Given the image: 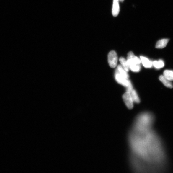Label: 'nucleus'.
I'll return each mask as SVG.
<instances>
[{
  "mask_svg": "<svg viewBox=\"0 0 173 173\" xmlns=\"http://www.w3.org/2000/svg\"><path fill=\"white\" fill-rule=\"evenodd\" d=\"M109 64L112 68H115L117 66L118 56L117 53L114 51L109 53L108 55Z\"/></svg>",
  "mask_w": 173,
  "mask_h": 173,
  "instance_id": "obj_4",
  "label": "nucleus"
},
{
  "mask_svg": "<svg viewBox=\"0 0 173 173\" xmlns=\"http://www.w3.org/2000/svg\"><path fill=\"white\" fill-rule=\"evenodd\" d=\"M119 0H114L112 12L113 16L115 17L117 16L119 12Z\"/></svg>",
  "mask_w": 173,
  "mask_h": 173,
  "instance_id": "obj_7",
  "label": "nucleus"
},
{
  "mask_svg": "<svg viewBox=\"0 0 173 173\" xmlns=\"http://www.w3.org/2000/svg\"><path fill=\"white\" fill-rule=\"evenodd\" d=\"M119 61L121 63L122 66L127 72L129 71L130 70L129 67L127 63V60L123 57L120 58L119 59Z\"/></svg>",
  "mask_w": 173,
  "mask_h": 173,
  "instance_id": "obj_14",
  "label": "nucleus"
},
{
  "mask_svg": "<svg viewBox=\"0 0 173 173\" xmlns=\"http://www.w3.org/2000/svg\"><path fill=\"white\" fill-rule=\"evenodd\" d=\"M130 93L134 103H138L140 102V98H139L136 91L135 90L133 89Z\"/></svg>",
  "mask_w": 173,
  "mask_h": 173,
  "instance_id": "obj_13",
  "label": "nucleus"
},
{
  "mask_svg": "<svg viewBox=\"0 0 173 173\" xmlns=\"http://www.w3.org/2000/svg\"><path fill=\"white\" fill-rule=\"evenodd\" d=\"M140 59L142 65L146 68H150L153 66V62L149 61L147 58L143 56H141Z\"/></svg>",
  "mask_w": 173,
  "mask_h": 173,
  "instance_id": "obj_8",
  "label": "nucleus"
},
{
  "mask_svg": "<svg viewBox=\"0 0 173 173\" xmlns=\"http://www.w3.org/2000/svg\"><path fill=\"white\" fill-rule=\"evenodd\" d=\"M169 40L167 39L159 40L157 41L156 44V48L158 49H161L166 47Z\"/></svg>",
  "mask_w": 173,
  "mask_h": 173,
  "instance_id": "obj_10",
  "label": "nucleus"
},
{
  "mask_svg": "<svg viewBox=\"0 0 173 173\" xmlns=\"http://www.w3.org/2000/svg\"><path fill=\"white\" fill-rule=\"evenodd\" d=\"M127 61L130 69L134 72H138L141 69V60L135 56L132 52H130L128 55Z\"/></svg>",
  "mask_w": 173,
  "mask_h": 173,
  "instance_id": "obj_3",
  "label": "nucleus"
},
{
  "mask_svg": "<svg viewBox=\"0 0 173 173\" xmlns=\"http://www.w3.org/2000/svg\"><path fill=\"white\" fill-rule=\"evenodd\" d=\"M130 163L135 171H156L167 159L166 150L159 135L153 128L143 131L131 130L128 136Z\"/></svg>",
  "mask_w": 173,
  "mask_h": 173,
  "instance_id": "obj_1",
  "label": "nucleus"
},
{
  "mask_svg": "<svg viewBox=\"0 0 173 173\" xmlns=\"http://www.w3.org/2000/svg\"><path fill=\"white\" fill-rule=\"evenodd\" d=\"M154 120V116L151 113L149 112H142L135 119L131 130L136 131H143L153 128Z\"/></svg>",
  "mask_w": 173,
  "mask_h": 173,
  "instance_id": "obj_2",
  "label": "nucleus"
},
{
  "mask_svg": "<svg viewBox=\"0 0 173 173\" xmlns=\"http://www.w3.org/2000/svg\"><path fill=\"white\" fill-rule=\"evenodd\" d=\"M163 76L169 80L173 81V71L165 70L164 71Z\"/></svg>",
  "mask_w": 173,
  "mask_h": 173,
  "instance_id": "obj_12",
  "label": "nucleus"
},
{
  "mask_svg": "<svg viewBox=\"0 0 173 173\" xmlns=\"http://www.w3.org/2000/svg\"><path fill=\"white\" fill-rule=\"evenodd\" d=\"M123 99L126 106L129 109H132L133 107V101L131 97L130 93L125 92L123 95Z\"/></svg>",
  "mask_w": 173,
  "mask_h": 173,
  "instance_id": "obj_5",
  "label": "nucleus"
},
{
  "mask_svg": "<svg viewBox=\"0 0 173 173\" xmlns=\"http://www.w3.org/2000/svg\"><path fill=\"white\" fill-rule=\"evenodd\" d=\"M120 1H121L122 2V1H123V0H120Z\"/></svg>",
  "mask_w": 173,
  "mask_h": 173,
  "instance_id": "obj_17",
  "label": "nucleus"
},
{
  "mask_svg": "<svg viewBox=\"0 0 173 173\" xmlns=\"http://www.w3.org/2000/svg\"><path fill=\"white\" fill-rule=\"evenodd\" d=\"M115 80L119 84H121L124 86L127 87L128 86L130 81L124 77L120 74L117 69H116L115 74Z\"/></svg>",
  "mask_w": 173,
  "mask_h": 173,
  "instance_id": "obj_6",
  "label": "nucleus"
},
{
  "mask_svg": "<svg viewBox=\"0 0 173 173\" xmlns=\"http://www.w3.org/2000/svg\"><path fill=\"white\" fill-rule=\"evenodd\" d=\"M117 70L119 73L122 76L127 79H128L129 77V75L127 73V71L123 68L121 65H118Z\"/></svg>",
  "mask_w": 173,
  "mask_h": 173,
  "instance_id": "obj_11",
  "label": "nucleus"
},
{
  "mask_svg": "<svg viewBox=\"0 0 173 173\" xmlns=\"http://www.w3.org/2000/svg\"><path fill=\"white\" fill-rule=\"evenodd\" d=\"M127 88V92L130 93L133 89L132 84L130 82Z\"/></svg>",
  "mask_w": 173,
  "mask_h": 173,
  "instance_id": "obj_16",
  "label": "nucleus"
},
{
  "mask_svg": "<svg viewBox=\"0 0 173 173\" xmlns=\"http://www.w3.org/2000/svg\"><path fill=\"white\" fill-rule=\"evenodd\" d=\"M153 65L156 68L159 69L162 68L164 66V61L162 60H159V61H155L153 62Z\"/></svg>",
  "mask_w": 173,
  "mask_h": 173,
  "instance_id": "obj_15",
  "label": "nucleus"
},
{
  "mask_svg": "<svg viewBox=\"0 0 173 173\" xmlns=\"http://www.w3.org/2000/svg\"><path fill=\"white\" fill-rule=\"evenodd\" d=\"M159 79L166 87L170 88H172L173 87V85L171 81L167 79L163 75H161L160 76Z\"/></svg>",
  "mask_w": 173,
  "mask_h": 173,
  "instance_id": "obj_9",
  "label": "nucleus"
}]
</instances>
